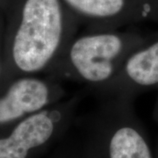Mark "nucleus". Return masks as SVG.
Instances as JSON below:
<instances>
[{
	"label": "nucleus",
	"mask_w": 158,
	"mask_h": 158,
	"mask_svg": "<svg viewBox=\"0 0 158 158\" xmlns=\"http://www.w3.org/2000/svg\"><path fill=\"white\" fill-rule=\"evenodd\" d=\"M97 111L105 126L106 158H152L147 141L137 127L133 99H102Z\"/></svg>",
	"instance_id": "4"
},
{
	"label": "nucleus",
	"mask_w": 158,
	"mask_h": 158,
	"mask_svg": "<svg viewBox=\"0 0 158 158\" xmlns=\"http://www.w3.org/2000/svg\"><path fill=\"white\" fill-rule=\"evenodd\" d=\"M78 27L62 0H26L11 38L13 67L26 74L49 71Z\"/></svg>",
	"instance_id": "1"
},
{
	"label": "nucleus",
	"mask_w": 158,
	"mask_h": 158,
	"mask_svg": "<svg viewBox=\"0 0 158 158\" xmlns=\"http://www.w3.org/2000/svg\"><path fill=\"white\" fill-rule=\"evenodd\" d=\"M158 89V37L148 39L137 48L115 78L97 95L101 99H133L146 90Z\"/></svg>",
	"instance_id": "7"
},
{
	"label": "nucleus",
	"mask_w": 158,
	"mask_h": 158,
	"mask_svg": "<svg viewBox=\"0 0 158 158\" xmlns=\"http://www.w3.org/2000/svg\"><path fill=\"white\" fill-rule=\"evenodd\" d=\"M80 93L21 119L11 133L0 139V158H27L31 150L44 146L73 118Z\"/></svg>",
	"instance_id": "3"
},
{
	"label": "nucleus",
	"mask_w": 158,
	"mask_h": 158,
	"mask_svg": "<svg viewBox=\"0 0 158 158\" xmlns=\"http://www.w3.org/2000/svg\"><path fill=\"white\" fill-rule=\"evenodd\" d=\"M132 30H89L76 34L49 69L51 77L86 85L98 94L106 88L127 57L146 40Z\"/></svg>",
	"instance_id": "2"
},
{
	"label": "nucleus",
	"mask_w": 158,
	"mask_h": 158,
	"mask_svg": "<svg viewBox=\"0 0 158 158\" xmlns=\"http://www.w3.org/2000/svg\"><path fill=\"white\" fill-rule=\"evenodd\" d=\"M67 98L61 81L23 77L15 80L0 98V124L11 123L52 106Z\"/></svg>",
	"instance_id": "6"
},
{
	"label": "nucleus",
	"mask_w": 158,
	"mask_h": 158,
	"mask_svg": "<svg viewBox=\"0 0 158 158\" xmlns=\"http://www.w3.org/2000/svg\"><path fill=\"white\" fill-rule=\"evenodd\" d=\"M155 111H156V115L158 116V98L157 100H156V107H155Z\"/></svg>",
	"instance_id": "8"
},
{
	"label": "nucleus",
	"mask_w": 158,
	"mask_h": 158,
	"mask_svg": "<svg viewBox=\"0 0 158 158\" xmlns=\"http://www.w3.org/2000/svg\"><path fill=\"white\" fill-rule=\"evenodd\" d=\"M79 25L113 30L148 19L158 20V0H62Z\"/></svg>",
	"instance_id": "5"
}]
</instances>
